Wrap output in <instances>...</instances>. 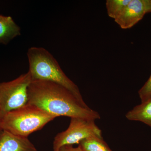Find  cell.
<instances>
[{"label": "cell", "mask_w": 151, "mask_h": 151, "mask_svg": "<svg viewBox=\"0 0 151 151\" xmlns=\"http://www.w3.org/2000/svg\"><path fill=\"white\" fill-rule=\"evenodd\" d=\"M150 9L151 0H131L114 20L122 29H129L150 12Z\"/></svg>", "instance_id": "cell-6"}, {"label": "cell", "mask_w": 151, "mask_h": 151, "mask_svg": "<svg viewBox=\"0 0 151 151\" xmlns=\"http://www.w3.org/2000/svg\"><path fill=\"white\" fill-rule=\"evenodd\" d=\"M3 117V115L1 112L0 111V134H1V132L2 131V129L1 127V122L2 120V118Z\"/></svg>", "instance_id": "cell-14"}, {"label": "cell", "mask_w": 151, "mask_h": 151, "mask_svg": "<svg viewBox=\"0 0 151 151\" xmlns=\"http://www.w3.org/2000/svg\"><path fill=\"white\" fill-rule=\"evenodd\" d=\"M32 81L28 71L12 81L0 83V111L3 116L28 104V89Z\"/></svg>", "instance_id": "cell-4"}, {"label": "cell", "mask_w": 151, "mask_h": 151, "mask_svg": "<svg viewBox=\"0 0 151 151\" xmlns=\"http://www.w3.org/2000/svg\"><path fill=\"white\" fill-rule=\"evenodd\" d=\"M29 69L32 80L51 81L70 91L81 103L84 102L78 86L65 75L55 58L45 48L32 47L27 52Z\"/></svg>", "instance_id": "cell-2"}, {"label": "cell", "mask_w": 151, "mask_h": 151, "mask_svg": "<svg viewBox=\"0 0 151 151\" xmlns=\"http://www.w3.org/2000/svg\"><path fill=\"white\" fill-rule=\"evenodd\" d=\"M58 151H84L81 146L78 145V147H74L73 145H66L61 147Z\"/></svg>", "instance_id": "cell-13"}, {"label": "cell", "mask_w": 151, "mask_h": 151, "mask_svg": "<svg viewBox=\"0 0 151 151\" xmlns=\"http://www.w3.org/2000/svg\"><path fill=\"white\" fill-rule=\"evenodd\" d=\"M92 137H102V131L94 121L71 118L67 129L58 134L55 137L53 151H58L63 146L79 145L81 141Z\"/></svg>", "instance_id": "cell-5"}, {"label": "cell", "mask_w": 151, "mask_h": 151, "mask_svg": "<svg viewBox=\"0 0 151 151\" xmlns=\"http://www.w3.org/2000/svg\"><path fill=\"white\" fill-rule=\"evenodd\" d=\"M0 151H37L28 137L2 130L0 134Z\"/></svg>", "instance_id": "cell-7"}, {"label": "cell", "mask_w": 151, "mask_h": 151, "mask_svg": "<svg viewBox=\"0 0 151 151\" xmlns=\"http://www.w3.org/2000/svg\"><path fill=\"white\" fill-rule=\"evenodd\" d=\"M21 35V29L10 16L0 15V44L6 45Z\"/></svg>", "instance_id": "cell-8"}, {"label": "cell", "mask_w": 151, "mask_h": 151, "mask_svg": "<svg viewBox=\"0 0 151 151\" xmlns=\"http://www.w3.org/2000/svg\"><path fill=\"white\" fill-rule=\"evenodd\" d=\"M84 151H113L103 137H92L85 139L79 143Z\"/></svg>", "instance_id": "cell-10"}, {"label": "cell", "mask_w": 151, "mask_h": 151, "mask_svg": "<svg viewBox=\"0 0 151 151\" xmlns=\"http://www.w3.org/2000/svg\"><path fill=\"white\" fill-rule=\"evenodd\" d=\"M126 118L147 124L151 128V98L134 107L126 114Z\"/></svg>", "instance_id": "cell-9"}, {"label": "cell", "mask_w": 151, "mask_h": 151, "mask_svg": "<svg viewBox=\"0 0 151 151\" xmlns=\"http://www.w3.org/2000/svg\"><path fill=\"white\" fill-rule=\"evenodd\" d=\"M131 0H107L106 9L108 16L115 19L130 2Z\"/></svg>", "instance_id": "cell-11"}, {"label": "cell", "mask_w": 151, "mask_h": 151, "mask_svg": "<svg viewBox=\"0 0 151 151\" xmlns=\"http://www.w3.org/2000/svg\"><path fill=\"white\" fill-rule=\"evenodd\" d=\"M28 104L55 116L92 120L100 119L97 111L81 103L67 89L51 81L32 80L28 89Z\"/></svg>", "instance_id": "cell-1"}, {"label": "cell", "mask_w": 151, "mask_h": 151, "mask_svg": "<svg viewBox=\"0 0 151 151\" xmlns=\"http://www.w3.org/2000/svg\"><path fill=\"white\" fill-rule=\"evenodd\" d=\"M55 118L36 106L28 104L5 114L2 120V129L17 136L28 137Z\"/></svg>", "instance_id": "cell-3"}, {"label": "cell", "mask_w": 151, "mask_h": 151, "mask_svg": "<svg viewBox=\"0 0 151 151\" xmlns=\"http://www.w3.org/2000/svg\"><path fill=\"white\" fill-rule=\"evenodd\" d=\"M150 12H151V9H150Z\"/></svg>", "instance_id": "cell-15"}, {"label": "cell", "mask_w": 151, "mask_h": 151, "mask_svg": "<svg viewBox=\"0 0 151 151\" xmlns=\"http://www.w3.org/2000/svg\"><path fill=\"white\" fill-rule=\"evenodd\" d=\"M142 103L151 98V75L138 92Z\"/></svg>", "instance_id": "cell-12"}, {"label": "cell", "mask_w": 151, "mask_h": 151, "mask_svg": "<svg viewBox=\"0 0 151 151\" xmlns=\"http://www.w3.org/2000/svg\"></svg>", "instance_id": "cell-16"}]
</instances>
